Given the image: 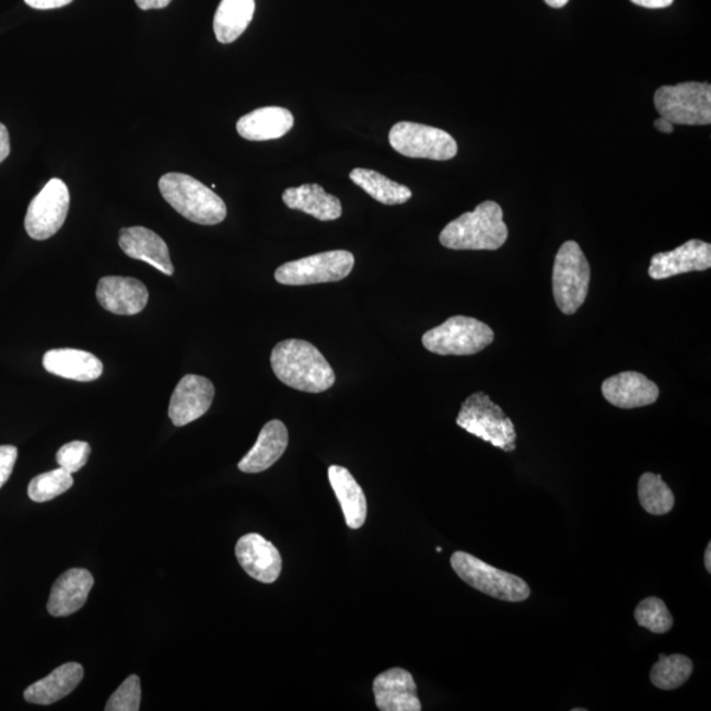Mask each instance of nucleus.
I'll list each match as a JSON object with an SVG mask.
<instances>
[{"label": "nucleus", "instance_id": "1", "mask_svg": "<svg viewBox=\"0 0 711 711\" xmlns=\"http://www.w3.org/2000/svg\"><path fill=\"white\" fill-rule=\"evenodd\" d=\"M271 370L282 384L305 393H323L336 381L333 366L312 342L289 339L278 342L270 356Z\"/></svg>", "mask_w": 711, "mask_h": 711}, {"label": "nucleus", "instance_id": "2", "mask_svg": "<svg viewBox=\"0 0 711 711\" xmlns=\"http://www.w3.org/2000/svg\"><path fill=\"white\" fill-rule=\"evenodd\" d=\"M509 230L501 206L487 200L445 225L439 241L454 250H497L506 243Z\"/></svg>", "mask_w": 711, "mask_h": 711}, {"label": "nucleus", "instance_id": "3", "mask_svg": "<svg viewBox=\"0 0 711 711\" xmlns=\"http://www.w3.org/2000/svg\"><path fill=\"white\" fill-rule=\"evenodd\" d=\"M161 196L187 221L215 225L228 217V206L210 187L184 173H167L160 178Z\"/></svg>", "mask_w": 711, "mask_h": 711}, {"label": "nucleus", "instance_id": "4", "mask_svg": "<svg viewBox=\"0 0 711 711\" xmlns=\"http://www.w3.org/2000/svg\"><path fill=\"white\" fill-rule=\"evenodd\" d=\"M456 423L469 434L493 444L497 448L505 452L516 448L513 420L483 392L471 394L464 400Z\"/></svg>", "mask_w": 711, "mask_h": 711}, {"label": "nucleus", "instance_id": "5", "mask_svg": "<svg viewBox=\"0 0 711 711\" xmlns=\"http://www.w3.org/2000/svg\"><path fill=\"white\" fill-rule=\"evenodd\" d=\"M591 265L576 242H566L556 255L552 288L556 306L573 315L584 305L590 292Z\"/></svg>", "mask_w": 711, "mask_h": 711}, {"label": "nucleus", "instance_id": "6", "mask_svg": "<svg viewBox=\"0 0 711 711\" xmlns=\"http://www.w3.org/2000/svg\"><path fill=\"white\" fill-rule=\"evenodd\" d=\"M451 566L464 583L487 596L506 603H523L532 596L525 580L491 567L474 555L456 551L452 555Z\"/></svg>", "mask_w": 711, "mask_h": 711}, {"label": "nucleus", "instance_id": "7", "mask_svg": "<svg viewBox=\"0 0 711 711\" xmlns=\"http://www.w3.org/2000/svg\"><path fill=\"white\" fill-rule=\"evenodd\" d=\"M494 340V333L483 322L457 315L423 335L427 351L441 356H469L483 351Z\"/></svg>", "mask_w": 711, "mask_h": 711}, {"label": "nucleus", "instance_id": "8", "mask_svg": "<svg viewBox=\"0 0 711 711\" xmlns=\"http://www.w3.org/2000/svg\"><path fill=\"white\" fill-rule=\"evenodd\" d=\"M655 107L662 118L678 126H709L711 86L708 82H685L656 90Z\"/></svg>", "mask_w": 711, "mask_h": 711}, {"label": "nucleus", "instance_id": "9", "mask_svg": "<svg viewBox=\"0 0 711 711\" xmlns=\"http://www.w3.org/2000/svg\"><path fill=\"white\" fill-rule=\"evenodd\" d=\"M353 267L354 256L351 252L328 250L281 265L275 278L278 283L288 287L339 282L351 275Z\"/></svg>", "mask_w": 711, "mask_h": 711}, {"label": "nucleus", "instance_id": "10", "mask_svg": "<svg viewBox=\"0 0 711 711\" xmlns=\"http://www.w3.org/2000/svg\"><path fill=\"white\" fill-rule=\"evenodd\" d=\"M391 145L394 151L411 159L447 161L457 154V142L441 128L399 121L391 129Z\"/></svg>", "mask_w": 711, "mask_h": 711}, {"label": "nucleus", "instance_id": "11", "mask_svg": "<svg viewBox=\"0 0 711 711\" xmlns=\"http://www.w3.org/2000/svg\"><path fill=\"white\" fill-rule=\"evenodd\" d=\"M70 206L68 186L60 178L50 179L32 199L24 228L34 241H48L62 229Z\"/></svg>", "mask_w": 711, "mask_h": 711}, {"label": "nucleus", "instance_id": "12", "mask_svg": "<svg viewBox=\"0 0 711 711\" xmlns=\"http://www.w3.org/2000/svg\"><path fill=\"white\" fill-rule=\"evenodd\" d=\"M215 387L209 378L187 374L180 378L173 392L170 405V418L174 426L183 427L203 417L209 411Z\"/></svg>", "mask_w": 711, "mask_h": 711}, {"label": "nucleus", "instance_id": "13", "mask_svg": "<svg viewBox=\"0 0 711 711\" xmlns=\"http://www.w3.org/2000/svg\"><path fill=\"white\" fill-rule=\"evenodd\" d=\"M238 564L252 579L273 584L282 571V558L273 543L258 534H247L238 539L235 548Z\"/></svg>", "mask_w": 711, "mask_h": 711}, {"label": "nucleus", "instance_id": "14", "mask_svg": "<svg viewBox=\"0 0 711 711\" xmlns=\"http://www.w3.org/2000/svg\"><path fill=\"white\" fill-rule=\"evenodd\" d=\"M96 300L108 313L136 315L145 308L150 293L145 284L136 278L108 276L101 278Z\"/></svg>", "mask_w": 711, "mask_h": 711}, {"label": "nucleus", "instance_id": "15", "mask_svg": "<svg viewBox=\"0 0 711 711\" xmlns=\"http://www.w3.org/2000/svg\"><path fill=\"white\" fill-rule=\"evenodd\" d=\"M710 267L711 245L693 238L681 247L652 257L649 275L654 280H667L690 271H703Z\"/></svg>", "mask_w": 711, "mask_h": 711}, {"label": "nucleus", "instance_id": "16", "mask_svg": "<svg viewBox=\"0 0 711 711\" xmlns=\"http://www.w3.org/2000/svg\"><path fill=\"white\" fill-rule=\"evenodd\" d=\"M374 698L381 711H420L417 684L410 672L392 668L383 672L373 683Z\"/></svg>", "mask_w": 711, "mask_h": 711}, {"label": "nucleus", "instance_id": "17", "mask_svg": "<svg viewBox=\"0 0 711 711\" xmlns=\"http://www.w3.org/2000/svg\"><path fill=\"white\" fill-rule=\"evenodd\" d=\"M603 394L607 403L629 410L655 404L661 391L644 374L623 372L604 381Z\"/></svg>", "mask_w": 711, "mask_h": 711}, {"label": "nucleus", "instance_id": "18", "mask_svg": "<svg viewBox=\"0 0 711 711\" xmlns=\"http://www.w3.org/2000/svg\"><path fill=\"white\" fill-rule=\"evenodd\" d=\"M94 578L88 569L73 568L56 580L48 601V611L54 617H68L86 604Z\"/></svg>", "mask_w": 711, "mask_h": 711}, {"label": "nucleus", "instance_id": "19", "mask_svg": "<svg viewBox=\"0 0 711 711\" xmlns=\"http://www.w3.org/2000/svg\"><path fill=\"white\" fill-rule=\"evenodd\" d=\"M119 247L133 260L150 264L166 276L174 275L170 248L156 232L145 228L123 229L119 235Z\"/></svg>", "mask_w": 711, "mask_h": 711}, {"label": "nucleus", "instance_id": "20", "mask_svg": "<svg viewBox=\"0 0 711 711\" xmlns=\"http://www.w3.org/2000/svg\"><path fill=\"white\" fill-rule=\"evenodd\" d=\"M45 371L57 377L90 383L98 380L103 373L102 361L93 353L82 349H50L44 354Z\"/></svg>", "mask_w": 711, "mask_h": 711}, {"label": "nucleus", "instance_id": "21", "mask_svg": "<svg viewBox=\"0 0 711 711\" xmlns=\"http://www.w3.org/2000/svg\"><path fill=\"white\" fill-rule=\"evenodd\" d=\"M289 444V432L281 420H270L263 427L257 442L247 455H245L237 467L244 474H261L275 465L287 451Z\"/></svg>", "mask_w": 711, "mask_h": 711}, {"label": "nucleus", "instance_id": "22", "mask_svg": "<svg viewBox=\"0 0 711 711\" xmlns=\"http://www.w3.org/2000/svg\"><path fill=\"white\" fill-rule=\"evenodd\" d=\"M294 127V116L283 107L257 108L238 119L236 129L243 139L268 141L282 138Z\"/></svg>", "mask_w": 711, "mask_h": 711}, {"label": "nucleus", "instance_id": "23", "mask_svg": "<svg viewBox=\"0 0 711 711\" xmlns=\"http://www.w3.org/2000/svg\"><path fill=\"white\" fill-rule=\"evenodd\" d=\"M282 200L289 209L308 213L322 222L336 221L342 213L340 199L316 184L289 187L283 191Z\"/></svg>", "mask_w": 711, "mask_h": 711}, {"label": "nucleus", "instance_id": "24", "mask_svg": "<svg viewBox=\"0 0 711 711\" xmlns=\"http://www.w3.org/2000/svg\"><path fill=\"white\" fill-rule=\"evenodd\" d=\"M328 480L338 498L347 526L352 529L363 527L368 515L366 497L351 471L331 465L328 468Z\"/></svg>", "mask_w": 711, "mask_h": 711}, {"label": "nucleus", "instance_id": "25", "mask_svg": "<svg viewBox=\"0 0 711 711\" xmlns=\"http://www.w3.org/2000/svg\"><path fill=\"white\" fill-rule=\"evenodd\" d=\"M83 678L79 663L62 664L43 680L32 684L24 691V700L36 704H51L69 696Z\"/></svg>", "mask_w": 711, "mask_h": 711}, {"label": "nucleus", "instance_id": "26", "mask_svg": "<svg viewBox=\"0 0 711 711\" xmlns=\"http://www.w3.org/2000/svg\"><path fill=\"white\" fill-rule=\"evenodd\" d=\"M255 0H222L213 16L219 43L231 44L241 37L255 15Z\"/></svg>", "mask_w": 711, "mask_h": 711}, {"label": "nucleus", "instance_id": "27", "mask_svg": "<svg viewBox=\"0 0 711 711\" xmlns=\"http://www.w3.org/2000/svg\"><path fill=\"white\" fill-rule=\"evenodd\" d=\"M349 178L377 202L386 206L404 205L412 197L409 187L394 183L376 171L356 167L349 173Z\"/></svg>", "mask_w": 711, "mask_h": 711}, {"label": "nucleus", "instance_id": "28", "mask_svg": "<svg viewBox=\"0 0 711 711\" xmlns=\"http://www.w3.org/2000/svg\"><path fill=\"white\" fill-rule=\"evenodd\" d=\"M638 497L640 505L651 515H665L675 508L674 491L664 482L661 475L648 474L639 478Z\"/></svg>", "mask_w": 711, "mask_h": 711}, {"label": "nucleus", "instance_id": "29", "mask_svg": "<svg viewBox=\"0 0 711 711\" xmlns=\"http://www.w3.org/2000/svg\"><path fill=\"white\" fill-rule=\"evenodd\" d=\"M693 668V662L688 656L661 654L651 669V683L657 689L675 690L689 680Z\"/></svg>", "mask_w": 711, "mask_h": 711}, {"label": "nucleus", "instance_id": "30", "mask_svg": "<svg viewBox=\"0 0 711 711\" xmlns=\"http://www.w3.org/2000/svg\"><path fill=\"white\" fill-rule=\"evenodd\" d=\"M73 476L69 471L58 467L32 478L28 487V496L37 503L55 500L58 496L73 487Z\"/></svg>", "mask_w": 711, "mask_h": 711}, {"label": "nucleus", "instance_id": "31", "mask_svg": "<svg viewBox=\"0 0 711 711\" xmlns=\"http://www.w3.org/2000/svg\"><path fill=\"white\" fill-rule=\"evenodd\" d=\"M633 617L637 623L643 629L654 633H665L674 626V617L668 610L664 601L657 597H649L637 606Z\"/></svg>", "mask_w": 711, "mask_h": 711}, {"label": "nucleus", "instance_id": "32", "mask_svg": "<svg viewBox=\"0 0 711 711\" xmlns=\"http://www.w3.org/2000/svg\"><path fill=\"white\" fill-rule=\"evenodd\" d=\"M141 701L140 678L131 675L114 691L107 701L106 711H138Z\"/></svg>", "mask_w": 711, "mask_h": 711}, {"label": "nucleus", "instance_id": "33", "mask_svg": "<svg viewBox=\"0 0 711 711\" xmlns=\"http://www.w3.org/2000/svg\"><path fill=\"white\" fill-rule=\"evenodd\" d=\"M90 454H92V447H90L89 443L75 441L62 445L57 452L56 461L58 467L73 475L85 467Z\"/></svg>", "mask_w": 711, "mask_h": 711}, {"label": "nucleus", "instance_id": "34", "mask_svg": "<svg viewBox=\"0 0 711 711\" xmlns=\"http://www.w3.org/2000/svg\"><path fill=\"white\" fill-rule=\"evenodd\" d=\"M18 448L15 445H0V489L9 481L15 468Z\"/></svg>", "mask_w": 711, "mask_h": 711}, {"label": "nucleus", "instance_id": "35", "mask_svg": "<svg viewBox=\"0 0 711 711\" xmlns=\"http://www.w3.org/2000/svg\"><path fill=\"white\" fill-rule=\"evenodd\" d=\"M25 4L35 10H55L65 8L73 0H24Z\"/></svg>", "mask_w": 711, "mask_h": 711}, {"label": "nucleus", "instance_id": "36", "mask_svg": "<svg viewBox=\"0 0 711 711\" xmlns=\"http://www.w3.org/2000/svg\"><path fill=\"white\" fill-rule=\"evenodd\" d=\"M11 152L10 135L8 128L0 123V164L9 158Z\"/></svg>", "mask_w": 711, "mask_h": 711}, {"label": "nucleus", "instance_id": "37", "mask_svg": "<svg viewBox=\"0 0 711 711\" xmlns=\"http://www.w3.org/2000/svg\"><path fill=\"white\" fill-rule=\"evenodd\" d=\"M135 2L140 10L148 11L165 9L173 0H135Z\"/></svg>", "mask_w": 711, "mask_h": 711}, {"label": "nucleus", "instance_id": "38", "mask_svg": "<svg viewBox=\"0 0 711 711\" xmlns=\"http://www.w3.org/2000/svg\"><path fill=\"white\" fill-rule=\"evenodd\" d=\"M631 2L640 8L657 10L669 8L675 0H631Z\"/></svg>", "mask_w": 711, "mask_h": 711}, {"label": "nucleus", "instance_id": "39", "mask_svg": "<svg viewBox=\"0 0 711 711\" xmlns=\"http://www.w3.org/2000/svg\"><path fill=\"white\" fill-rule=\"evenodd\" d=\"M655 127L656 129H658V131L664 133L674 132V125H672L671 121L664 118H658L657 120H655Z\"/></svg>", "mask_w": 711, "mask_h": 711}, {"label": "nucleus", "instance_id": "40", "mask_svg": "<svg viewBox=\"0 0 711 711\" xmlns=\"http://www.w3.org/2000/svg\"><path fill=\"white\" fill-rule=\"evenodd\" d=\"M549 8L562 9L569 2V0H545Z\"/></svg>", "mask_w": 711, "mask_h": 711}, {"label": "nucleus", "instance_id": "41", "mask_svg": "<svg viewBox=\"0 0 711 711\" xmlns=\"http://www.w3.org/2000/svg\"><path fill=\"white\" fill-rule=\"evenodd\" d=\"M704 568L711 573V543H709L707 552H704Z\"/></svg>", "mask_w": 711, "mask_h": 711}, {"label": "nucleus", "instance_id": "42", "mask_svg": "<svg viewBox=\"0 0 711 711\" xmlns=\"http://www.w3.org/2000/svg\"><path fill=\"white\" fill-rule=\"evenodd\" d=\"M584 710H585V709H580V708H578V709H573V711H584Z\"/></svg>", "mask_w": 711, "mask_h": 711}]
</instances>
